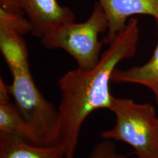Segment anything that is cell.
Returning <instances> with one entry per match:
<instances>
[{
    "mask_svg": "<svg viewBox=\"0 0 158 158\" xmlns=\"http://www.w3.org/2000/svg\"><path fill=\"white\" fill-rule=\"evenodd\" d=\"M139 37L138 20L131 18L94 68L88 70L77 68L59 78L58 144L67 158H75L82 126L88 116L97 110H109L114 98L110 89L112 76L120 62L135 54Z\"/></svg>",
    "mask_w": 158,
    "mask_h": 158,
    "instance_id": "cell-1",
    "label": "cell"
},
{
    "mask_svg": "<svg viewBox=\"0 0 158 158\" xmlns=\"http://www.w3.org/2000/svg\"><path fill=\"white\" fill-rule=\"evenodd\" d=\"M109 110L115 123L102 132V139L128 144L136 158H158V117L152 105L114 96Z\"/></svg>",
    "mask_w": 158,
    "mask_h": 158,
    "instance_id": "cell-2",
    "label": "cell"
},
{
    "mask_svg": "<svg viewBox=\"0 0 158 158\" xmlns=\"http://www.w3.org/2000/svg\"><path fill=\"white\" fill-rule=\"evenodd\" d=\"M108 23L103 10L94 4L90 16L81 23H66L41 38L47 49H62L73 58L78 68L90 70L101 57L102 43L99 35L108 31Z\"/></svg>",
    "mask_w": 158,
    "mask_h": 158,
    "instance_id": "cell-3",
    "label": "cell"
},
{
    "mask_svg": "<svg viewBox=\"0 0 158 158\" xmlns=\"http://www.w3.org/2000/svg\"><path fill=\"white\" fill-rule=\"evenodd\" d=\"M8 84L11 98L35 130L42 146L58 144L59 116L58 108L45 99L35 84L30 68L10 71Z\"/></svg>",
    "mask_w": 158,
    "mask_h": 158,
    "instance_id": "cell-4",
    "label": "cell"
},
{
    "mask_svg": "<svg viewBox=\"0 0 158 158\" xmlns=\"http://www.w3.org/2000/svg\"><path fill=\"white\" fill-rule=\"evenodd\" d=\"M31 24V34L43 38L59 26L76 20L74 12L57 0H19Z\"/></svg>",
    "mask_w": 158,
    "mask_h": 158,
    "instance_id": "cell-5",
    "label": "cell"
},
{
    "mask_svg": "<svg viewBox=\"0 0 158 158\" xmlns=\"http://www.w3.org/2000/svg\"><path fill=\"white\" fill-rule=\"evenodd\" d=\"M108 20L105 43L109 44L123 30L130 19L147 15L158 21V0H98Z\"/></svg>",
    "mask_w": 158,
    "mask_h": 158,
    "instance_id": "cell-6",
    "label": "cell"
},
{
    "mask_svg": "<svg viewBox=\"0 0 158 158\" xmlns=\"http://www.w3.org/2000/svg\"><path fill=\"white\" fill-rule=\"evenodd\" d=\"M0 133L15 136L29 143L41 145L36 132L13 101L12 102L8 84L2 77L0 78Z\"/></svg>",
    "mask_w": 158,
    "mask_h": 158,
    "instance_id": "cell-7",
    "label": "cell"
},
{
    "mask_svg": "<svg viewBox=\"0 0 158 158\" xmlns=\"http://www.w3.org/2000/svg\"><path fill=\"white\" fill-rule=\"evenodd\" d=\"M0 158H67L59 144L36 145L15 136L0 133Z\"/></svg>",
    "mask_w": 158,
    "mask_h": 158,
    "instance_id": "cell-8",
    "label": "cell"
},
{
    "mask_svg": "<svg viewBox=\"0 0 158 158\" xmlns=\"http://www.w3.org/2000/svg\"><path fill=\"white\" fill-rule=\"evenodd\" d=\"M157 42L151 58L145 64L134 66L127 70L116 68L111 82L115 84H135L146 86L152 92L158 105V21Z\"/></svg>",
    "mask_w": 158,
    "mask_h": 158,
    "instance_id": "cell-9",
    "label": "cell"
},
{
    "mask_svg": "<svg viewBox=\"0 0 158 158\" xmlns=\"http://www.w3.org/2000/svg\"><path fill=\"white\" fill-rule=\"evenodd\" d=\"M23 36L14 31L0 29V51L10 72L29 67L28 50Z\"/></svg>",
    "mask_w": 158,
    "mask_h": 158,
    "instance_id": "cell-10",
    "label": "cell"
},
{
    "mask_svg": "<svg viewBox=\"0 0 158 158\" xmlns=\"http://www.w3.org/2000/svg\"><path fill=\"white\" fill-rule=\"evenodd\" d=\"M86 158H133L120 153L114 141L102 139L96 143ZM136 158V157H135Z\"/></svg>",
    "mask_w": 158,
    "mask_h": 158,
    "instance_id": "cell-11",
    "label": "cell"
}]
</instances>
